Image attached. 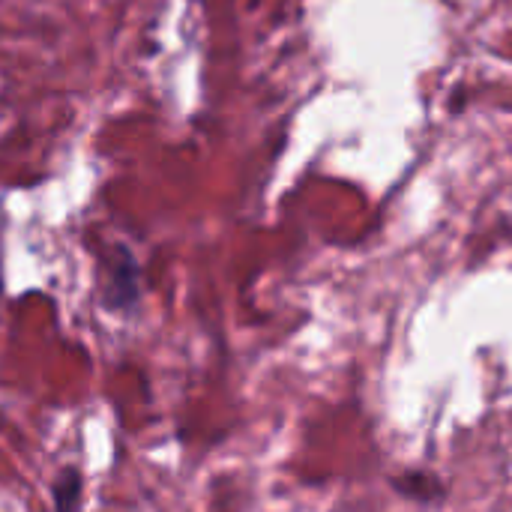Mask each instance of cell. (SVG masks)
I'll return each mask as SVG.
<instances>
[{
  "instance_id": "obj_1",
  "label": "cell",
  "mask_w": 512,
  "mask_h": 512,
  "mask_svg": "<svg viewBox=\"0 0 512 512\" xmlns=\"http://www.w3.org/2000/svg\"><path fill=\"white\" fill-rule=\"evenodd\" d=\"M141 297V279H138V264L132 258L129 249L117 246L114 252V264L108 270V282H105V294H102V306L111 312H132L138 306Z\"/></svg>"
},
{
  "instance_id": "obj_2",
  "label": "cell",
  "mask_w": 512,
  "mask_h": 512,
  "mask_svg": "<svg viewBox=\"0 0 512 512\" xmlns=\"http://www.w3.org/2000/svg\"><path fill=\"white\" fill-rule=\"evenodd\" d=\"M81 492L84 477L75 465H63L57 477L51 480V504L54 512H81Z\"/></svg>"
},
{
  "instance_id": "obj_3",
  "label": "cell",
  "mask_w": 512,
  "mask_h": 512,
  "mask_svg": "<svg viewBox=\"0 0 512 512\" xmlns=\"http://www.w3.org/2000/svg\"><path fill=\"white\" fill-rule=\"evenodd\" d=\"M0 297H3V279H0Z\"/></svg>"
}]
</instances>
